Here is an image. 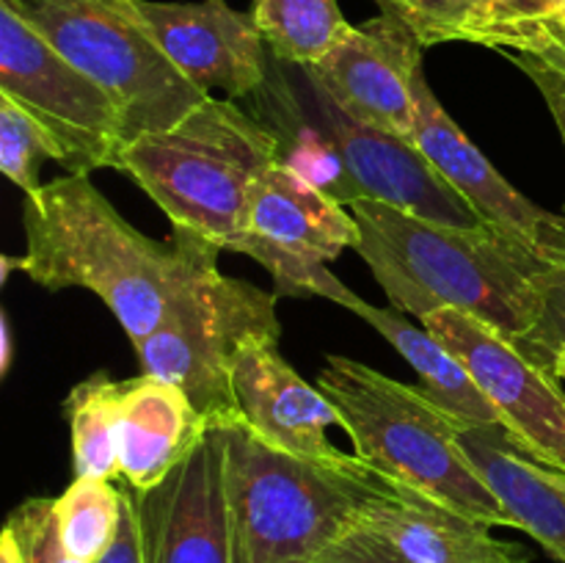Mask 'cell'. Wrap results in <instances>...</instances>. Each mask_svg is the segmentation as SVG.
<instances>
[{"label": "cell", "instance_id": "obj_25", "mask_svg": "<svg viewBox=\"0 0 565 563\" xmlns=\"http://www.w3.org/2000/svg\"><path fill=\"white\" fill-rule=\"evenodd\" d=\"M42 160L61 163V149L55 138L14 99L0 94V171L25 196H33L42 188L39 182Z\"/></svg>", "mask_w": 565, "mask_h": 563}, {"label": "cell", "instance_id": "obj_6", "mask_svg": "<svg viewBox=\"0 0 565 563\" xmlns=\"http://www.w3.org/2000/svg\"><path fill=\"white\" fill-rule=\"evenodd\" d=\"M182 268L166 301L163 318L143 340L132 342L147 375L180 386L210 425L237 419L232 362L252 337L279 340L276 293L218 270L221 248L188 230H174Z\"/></svg>", "mask_w": 565, "mask_h": 563}, {"label": "cell", "instance_id": "obj_1", "mask_svg": "<svg viewBox=\"0 0 565 563\" xmlns=\"http://www.w3.org/2000/svg\"><path fill=\"white\" fill-rule=\"evenodd\" d=\"M348 208L362 226L353 252L397 312L423 323L439 309H458L524 346L552 270L539 248L497 226L436 224L373 199Z\"/></svg>", "mask_w": 565, "mask_h": 563}, {"label": "cell", "instance_id": "obj_8", "mask_svg": "<svg viewBox=\"0 0 565 563\" xmlns=\"http://www.w3.org/2000/svg\"><path fill=\"white\" fill-rule=\"evenodd\" d=\"M0 94L55 138L66 174L116 169L127 144L119 103L6 3H0Z\"/></svg>", "mask_w": 565, "mask_h": 563}, {"label": "cell", "instance_id": "obj_21", "mask_svg": "<svg viewBox=\"0 0 565 563\" xmlns=\"http://www.w3.org/2000/svg\"><path fill=\"white\" fill-rule=\"evenodd\" d=\"M254 22L281 64H318L351 31L337 0H254Z\"/></svg>", "mask_w": 565, "mask_h": 563}, {"label": "cell", "instance_id": "obj_18", "mask_svg": "<svg viewBox=\"0 0 565 563\" xmlns=\"http://www.w3.org/2000/svg\"><path fill=\"white\" fill-rule=\"evenodd\" d=\"M210 419L180 386L158 375L121 381L119 467L132 491L163 484L207 436Z\"/></svg>", "mask_w": 565, "mask_h": 563}, {"label": "cell", "instance_id": "obj_27", "mask_svg": "<svg viewBox=\"0 0 565 563\" xmlns=\"http://www.w3.org/2000/svg\"><path fill=\"white\" fill-rule=\"evenodd\" d=\"M22 550V563H83L64 546L55 522V500L50 497H28L9 513Z\"/></svg>", "mask_w": 565, "mask_h": 563}, {"label": "cell", "instance_id": "obj_35", "mask_svg": "<svg viewBox=\"0 0 565 563\" xmlns=\"http://www.w3.org/2000/svg\"><path fill=\"white\" fill-rule=\"evenodd\" d=\"M552 472H555V469H552ZM555 480L565 489V475H563V472H555Z\"/></svg>", "mask_w": 565, "mask_h": 563}, {"label": "cell", "instance_id": "obj_20", "mask_svg": "<svg viewBox=\"0 0 565 563\" xmlns=\"http://www.w3.org/2000/svg\"><path fill=\"white\" fill-rule=\"evenodd\" d=\"M337 304L351 309L353 315L367 320L379 334H384L392 342V348L417 370L419 390L430 401L439 403L445 412H450L452 417L467 425H502L494 403L486 397V392L480 390L472 373L463 368L461 359L439 337L430 334L425 326H412L395 307H375V304H367L351 287L337 298Z\"/></svg>", "mask_w": 565, "mask_h": 563}, {"label": "cell", "instance_id": "obj_12", "mask_svg": "<svg viewBox=\"0 0 565 563\" xmlns=\"http://www.w3.org/2000/svg\"><path fill=\"white\" fill-rule=\"evenodd\" d=\"M132 497L147 563H237L218 428L210 425L202 445L163 484Z\"/></svg>", "mask_w": 565, "mask_h": 563}, {"label": "cell", "instance_id": "obj_17", "mask_svg": "<svg viewBox=\"0 0 565 563\" xmlns=\"http://www.w3.org/2000/svg\"><path fill=\"white\" fill-rule=\"evenodd\" d=\"M359 528L403 563H530L522 544L491 535L483 522L417 489L384 480L359 511Z\"/></svg>", "mask_w": 565, "mask_h": 563}, {"label": "cell", "instance_id": "obj_32", "mask_svg": "<svg viewBox=\"0 0 565 563\" xmlns=\"http://www.w3.org/2000/svg\"><path fill=\"white\" fill-rule=\"evenodd\" d=\"M0 563H22V550L20 541H17L14 530L6 524L3 533H0Z\"/></svg>", "mask_w": 565, "mask_h": 563}, {"label": "cell", "instance_id": "obj_24", "mask_svg": "<svg viewBox=\"0 0 565 563\" xmlns=\"http://www.w3.org/2000/svg\"><path fill=\"white\" fill-rule=\"evenodd\" d=\"M381 14L401 20L423 47L472 42L491 47V0H375Z\"/></svg>", "mask_w": 565, "mask_h": 563}, {"label": "cell", "instance_id": "obj_34", "mask_svg": "<svg viewBox=\"0 0 565 563\" xmlns=\"http://www.w3.org/2000/svg\"><path fill=\"white\" fill-rule=\"evenodd\" d=\"M555 28H557V31H561L563 36H565V9L561 11V14H557V20H555Z\"/></svg>", "mask_w": 565, "mask_h": 563}, {"label": "cell", "instance_id": "obj_14", "mask_svg": "<svg viewBox=\"0 0 565 563\" xmlns=\"http://www.w3.org/2000/svg\"><path fill=\"white\" fill-rule=\"evenodd\" d=\"M136 9L166 59L207 97L221 92L226 99H241L268 83V44L257 22L226 0H136Z\"/></svg>", "mask_w": 565, "mask_h": 563}, {"label": "cell", "instance_id": "obj_15", "mask_svg": "<svg viewBox=\"0 0 565 563\" xmlns=\"http://www.w3.org/2000/svg\"><path fill=\"white\" fill-rule=\"evenodd\" d=\"M320 125L337 144L362 199L384 202L417 219L450 226H483L472 204L434 169L414 141L351 119L329 94L312 86Z\"/></svg>", "mask_w": 565, "mask_h": 563}, {"label": "cell", "instance_id": "obj_33", "mask_svg": "<svg viewBox=\"0 0 565 563\" xmlns=\"http://www.w3.org/2000/svg\"><path fill=\"white\" fill-rule=\"evenodd\" d=\"M544 257H546V259H550V263L561 265V268L565 270V235L561 237V241H557V243H555V246L544 248Z\"/></svg>", "mask_w": 565, "mask_h": 563}, {"label": "cell", "instance_id": "obj_13", "mask_svg": "<svg viewBox=\"0 0 565 563\" xmlns=\"http://www.w3.org/2000/svg\"><path fill=\"white\" fill-rule=\"evenodd\" d=\"M232 395L237 419L265 445L326 467L351 469L364 464L356 453H342L326 436L342 414L329 397L292 370L279 353V340L252 337L232 362Z\"/></svg>", "mask_w": 565, "mask_h": 563}, {"label": "cell", "instance_id": "obj_11", "mask_svg": "<svg viewBox=\"0 0 565 563\" xmlns=\"http://www.w3.org/2000/svg\"><path fill=\"white\" fill-rule=\"evenodd\" d=\"M423 44L390 14L353 25L331 53L307 66V83L329 94L351 119L414 141L417 99L414 81L423 72Z\"/></svg>", "mask_w": 565, "mask_h": 563}, {"label": "cell", "instance_id": "obj_2", "mask_svg": "<svg viewBox=\"0 0 565 563\" xmlns=\"http://www.w3.org/2000/svg\"><path fill=\"white\" fill-rule=\"evenodd\" d=\"M25 254L3 257L44 290L83 287L114 312L130 342L163 318L182 268L180 241L158 243L127 224L88 174H61L22 199Z\"/></svg>", "mask_w": 565, "mask_h": 563}, {"label": "cell", "instance_id": "obj_4", "mask_svg": "<svg viewBox=\"0 0 565 563\" xmlns=\"http://www.w3.org/2000/svg\"><path fill=\"white\" fill-rule=\"evenodd\" d=\"M318 386L342 414L356 456L386 480L417 489L489 528H513L491 486L458 442L461 419L351 357H329Z\"/></svg>", "mask_w": 565, "mask_h": 563}, {"label": "cell", "instance_id": "obj_16", "mask_svg": "<svg viewBox=\"0 0 565 563\" xmlns=\"http://www.w3.org/2000/svg\"><path fill=\"white\" fill-rule=\"evenodd\" d=\"M414 99H417L414 144L423 149L434 169L472 204L475 213L489 226L511 232L541 254L544 248L555 246L565 235V215H552L550 210L530 202L497 171V166L447 114L430 88L425 70L414 81Z\"/></svg>", "mask_w": 565, "mask_h": 563}, {"label": "cell", "instance_id": "obj_3", "mask_svg": "<svg viewBox=\"0 0 565 563\" xmlns=\"http://www.w3.org/2000/svg\"><path fill=\"white\" fill-rule=\"evenodd\" d=\"M281 160L268 121L235 99L207 97L171 127L121 147L116 171L130 177L174 224L230 252L265 171Z\"/></svg>", "mask_w": 565, "mask_h": 563}, {"label": "cell", "instance_id": "obj_28", "mask_svg": "<svg viewBox=\"0 0 565 563\" xmlns=\"http://www.w3.org/2000/svg\"><path fill=\"white\" fill-rule=\"evenodd\" d=\"M524 351L546 364L557 379H565V270L552 263L544 282V307L539 323L524 340Z\"/></svg>", "mask_w": 565, "mask_h": 563}, {"label": "cell", "instance_id": "obj_26", "mask_svg": "<svg viewBox=\"0 0 565 563\" xmlns=\"http://www.w3.org/2000/svg\"><path fill=\"white\" fill-rule=\"evenodd\" d=\"M491 47L505 53H533L552 39H565L555 28L565 0H491Z\"/></svg>", "mask_w": 565, "mask_h": 563}, {"label": "cell", "instance_id": "obj_10", "mask_svg": "<svg viewBox=\"0 0 565 563\" xmlns=\"http://www.w3.org/2000/svg\"><path fill=\"white\" fill-rule=\"evenodd\" d=\"M472 373L500 414L513 445L533 461L565 475V392L546 364L519 342L458 309H439L423 320Z\"/></svg>", "mask_w": 565, "mask_h": 563}, {"label": "cell", "instance_id": "obj_9", "mask_svg": "<svg viewBox=\"0 0 565 563\" xmlns=\"http://www.w3.org/2000/svg\"><path fill=\"white\" fill-rule=\"evenodd\" d=\"M362 237L351 208L315 185L312 180L276 160L257 182L246 221L230 252L263 265L276 296L337 298L348 290L329 270L331 259L356 248Z\"/></svg>", "mask_w": 565, "mask_h": 563}, {"label": "cell", "instance_id": "obj_29", "mask_svg": "<svg viewBox=\"0 0 565 563\" xmlns=\"http://www.w3.org/2000/svg\"><path fill=\"white\" fill-rule=\"evenodd\" d=\"M511 61L535 83L565 144V39H552L533 53H511Z\"/></svg>", "mask_w": 565, "mask_h": 563}, {"label": "cell", "instance_id": "obj_5", "mask_svg": "<svg viewBox=\"0 0 565 563\" xmlns=\"http://www.w3.org/2000/svg\"><path fill=\"white\" fill-rule=\"evenodd\" d=\"M224 439L237 563H312L345 539L384 475L340 469L265 445L241 419L213 425Z\"/></svg>", "mask_w": 565, "mask_h": 563}, {"label": "cell", "instance_id": "obj_23", "mask_svg": "<svg viewBox=\"0 0 565 563\" xmlns=\"http://www.w3.org/2000/svg\"><path fill=\"white\" fill-rule=\"evenodd\" d=\"M125 489L105 478H75L55 497V522L70 555L97 563L114 546L121 528Z\"/></svg>", "mask_w": 565, "mask_h": 563}, {"label": "cell", "instance_id": "obj_19", "mask_svg": "<svg viewBox=\"0 0 565 563\" xmlns=\"http://www.w3.org/2000/svg\"><path fill=\"white\" fill-rule=\"evenodd\" d=\"M463 453L513 519L552 557L565 563V489L555 472L513 445L505 425H461Z\"/></svg>", "mask_w": 565, "mask_h": 563}, {"label": "cell", "instance_id": "obj_30", "mask_svg": "<svg viewBox=\"0 0 565 563\" xmlns=\"http://www.w3.org/2000/svg\"><path fill=\"white\" fill-rule=\"evenodd\" d=\"M312 563H403L401 557L392 555L384 544H381L375 535H370L367 530L356 528L340 539L337 544H331L329 550L320 552Z\"/></svg>", "mask_w": 565, "mask_h": 563}, {"label": "cell", "instance_id": "obj_31", "mask_svg": "<svg viewBox=\"0 0 565 563\" xmlns=\"http://www.w3.org/2000/svg\"><path fill=\"white\" fill-rule=\"evenodd\" d=\"M97 563H147L143 561V541H141V522H138L136 497L130 489H125V506H121V528L116 535L114 546L99 557Z\"/></svg>", "mask_w": 565, "mask_h": 563}, {"label": "cell", "instance_id": "obj_7", "mask_svg": "<svg viewBox=\"0 0 565 563\" xmlns=\"http://www.w3.org/2000/svg\"><path fill=\"white\" fill-rule=\"evenodd\" d=\"M119 103L127 141L163 130L207 94L166 59L136 0H0Z\"/></svg>", "mask_w": 565, "mask_h": 563}, {"label": "cell", "instance_id": "obj_22", "mask_svg": "<svg viewBox=\"0 0 565 563\" xmlns=\"http://www.w3.org/2000/svg\"><path fill=\"white\" fill-rule=\"evenodd\" d=\"M121 381L94 373L70 392L64 403L72 428L75 478H121L119 467Z\"/></svg>", "mask_w": 565, "mask_h": 563}]
</instances>
